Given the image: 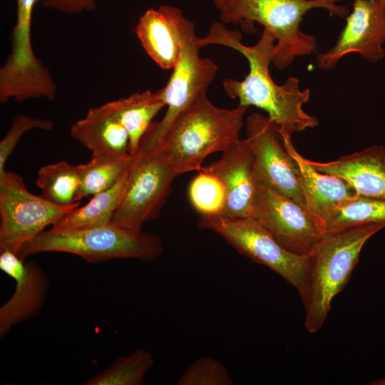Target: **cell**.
<instances>
[{
	"label": "cell",
	"mask_w": 385,
	"mask_h": 385,
	"mask_svg": "<svg viewBox=\"0 0 385 385\" xmlns=\"http://www.w3.org/2000/svg\"><path fill=\"white\" fill-rule=\"evenodd\" d=\"M202 47L209 45L226 46L241 53L247 60L249 72L243 80L225 78V93L237 99L239 105L253 106L267 113L277 132L292 135L294 133L318 125L317 119L302 108L310 97V90L299 89V80L289 77L284 83L277 84L270 73L275 51V38L264 29L252 46L242 42V34L227 29L222 22H215L205 36L200 38Z\"/></svg>",
	"instance_id": "cell-1"
},
{
	"label": "cell",
	"mask_w": 385,
	"mask_h": 385,
	"mask_svg": "<svg viewBox=\"0 0 385 385\" xmlns=\"http://www.w3.org/2000/svg\"><path fill=\"white\" fill-rule=\"evenodd\" d=\"M247 108L242 105L232 109L219 108L203 92L155 138L141 145L139 151L159 149L178 176L200 171L208 155L226 150L240 139Z\"/></svg>",
	"instance_id": "cell-2"
},
{
	"label": "cell",
	"mask_w": 385,
	"mask_h": 385,
	"mask_svg": "<svg viewBox=\"0 0 385 385\" xmlns=\"http://www.w3.org/2000/svg\"><path fill=\"white\" fill-rule=\"evenodd\" d=\"M342 0H212L220 22L240 24L247 32L255 31L253 23L264 26L275 38L274 66L284 69L297 57L310 55L317 49L314 35L304 33L300 23L313 9H324L330 15L346 17L349 9Z\"/></svg>",
	"instance_id": "cell-3"
},
{
	"label": "cell",
	"mask_w": 385,
	"mask_h": 385,
	"mask_svg": "<svg viewBox=\"0 0 385 385\" xmlns=\"http://www.w3.org/2000/svg\"><path fill=\"white\" fill-rule=\"evenodd\" d=\"M385 227L371 223L326 232L311 254L307 289L302 300L307 332H318L357 264L361 249L374 234Z\"/></svg>",
	"instance_id": "cell-4"
},
{
	"label": "cell",
	"mask_w": 385,
	"mask_h": 385,
	"mask_svg": "<svg viewBox=\"0 0 385 385\" xmlns=\"http://www.w3.org/2000/svg\"><path fill=\"white\" fill-rule=\"evenodd\" d=\"M46 252L73 254L89 262L132 258L151 261L163 252L160 239L150 232L108 223L71 230L50 228L36 235L19 256Z\"/></svg>",
	"instance_id": "cell-5"
},
{
	"label": "cell",
	"mask_w": 385,
	"mask_h": 385,
	"mask_svg": "<svg viewBox=\"0 0 385 385\" xmlns=\"http://www.w3.org/2000/svg\"><path fill=\"white\" fill-rule=\"evenodd\" d=\"M198 225L220 235L240 254L280 275L304 299L311 255H300L286 250L253 217L200 215Z\"/></svg>",
	"instance_id": "cell-6"
},
{
	"label": "cell",
	"mask_w": 385,
	"mask_h": 385,
	"mask_svg": "<svg viewBox=\"0 0 385 385\" xmlns=\"http://www.w3.org/2000/svg\"><path fill=\"white\" fill-rule=\"evenodd\" d=\"M80 206H59L28 190L18 174L0 175V251L19 255L36 235Z\"/></svg>",
	"instance_id": "cell-7"
},
{
	"label": "cell",
	"mask_w": 385,
	"mask_h": 385,
	"mask_svg": "<svg viewBox=\"0 0 385 385\" xmlns=\"http://www.w3.org/2000/svg\"><path fill=\"white\" fill-rule=\"evenodd\" d=\"M178 175L159 149L138 151L111 223L133 230L158 217Z\"/></svg>",
	"instance_id": "cell-8"
},
{
	"label": "cell",
	"mask_w": 385,
	"mask_h": 385,
	"mask_svg": "<svg viewBox=\"0 0 385 385\" xmlns=\"http://www.w3.org/2000/svg\"><path fill=\"white\" fill-rule=\"evenodd\" d=\"M245 124L244 139L252 157L257 184L292 198L313 216L300 185L297 165L274 124L268 115L260 113L248 116Z\"/></svg>",
	"instance_id": "cell-9"
},
{
	"label": "cell",
	"mask_w": 385,
	"mask_h": 385,
	"mask_svg": "<svg viewBox=\"0 0 385 385\" xmlns=\"http://www.w3.org/2000/svg\"><path fill=\"white\" fill-rule=\"evenodd\" d=\"M183 35L178 62L168 83L161 88L166 112L160 120L152 123L140 145L155 138L194 98L207 92L216 76L217 67L211 59L201 57L200 37L195 33L194 24L188 19L183 26Z\"/></svg>",
	"instance_id": "cell-10"
},
{
	"label": "cell",
	"mask_w": 385,
	"mask_h": 385,
	"mask_svg": "<svg viewBox=\"0 0 385 385\" xmlns=\"http://www.w3.org/2000/svg\"><path fill=\"white\" fill-rule=\"evenodd\" d=\"M252 217L283 247L300 255H310L326 233L296 201L262 184L257 185Z\"/></svg>",
	"instance_id": "cell-11"
},
{
	"label": "cell",
	"mask_w": 385,
	"mask_h": 385,
	"mask_svg": "<svg viewBox=\"0 0 385 385\" xmlns=\"http://www.w3.org/2000/svg\"><path fill=\"white\" fill-rule=\"evenodd\" d=\"M351 13L335 44L318 54L317 66L323 71L334 68L346 55L358 53L365 60L376 63L385 56V1L354 0Z\"/></svg>",
	"instance_id": "cell-12"
},
{
	"label": "cell",
	"mask_w": 385,
	"mask_h": 385,
	"mask_svg": "<svg viewBox=\"0 0 385 385\" xmlns=\"http://www.w3.org/2000/svg\"><path fill=\"white\" fill-rule=\"evenodd\" d=\"M0 269L15 281L11 297L0 307V337L11 327L35 316L41 309L48 291V280L35 262H26L19 255L0 251Z\"/></svg>",
	"instance_id": "cell-13"
},
{
	"label": "cell",
	"mask_w": 385,
	"mask_h": 385,
	"mask_svg": "<svg viewBox=\"0 0 385 385\" xmlns=\"http://www.w3.org/2000/svg\"><path fill=\"white\" fill-rule=\"evenodd\" d=\"M201 169L217 177L224 186L225 202L220 215L253 217L257 183L245 139H239L222 152L219 160Z\"/></svg>",
	"instance_id": "cell-14"
},
{
	"label": "cell",
	"mask_w": 385,
	"mask_h": 385,
	"mask_svg": "<svg viewBox=\"0 0 385 385\" xmlns=\"http://www.w3.org/2000/svg\"><path fill=\"white\" fill-rule=\"evenodd\" d=\"M180 9L171 5L146 10L135 26L143 49L161 68L173 69L178 62L185 20Z\"/></svg>",
	"instance_id": "cell-15"
},
{
	"label": "cell",
	"mask_w": 385,
	"mask_h": 385,
	"mask_svg": "<svg viewBox=\"0 0 385 385\" xmlns=\"http://www.w3.org/2000/svg\"><path fill=\"white\" fill-rule=\"evenodd\" d=\"M307 160L317 170L343 179L356 194L385 199V146H369L329 162Z\"/></svg>",
	"instance_id": "cell-16"
},
{
	"label": "cell",
	"mask_w": 385,
	"mask_h": 385,
	"mask_svg": "<svg viewBox=\"0 0 385 385\" xmlns=\"http://www.w3.org/2000/svg\"><path fill=\"white\" fill-rule=\"evenodd\" d=\"M279 135L284 147L297 165L300 185L311 212L326 231L327 223L334 209L355 192L343 179L312 167L307 158L294 148L292 135Z\"/></svg>",
	"instance_id": "cell-17"
},
{
	"label": "cell",
	"mask_w": 385,
	"mask_h": 385,
	"mask_svg": "<svg viewBox=\"0 0 385 385\" xmlns=\"http://www.w3.org/2000/svg\"><path fill=\"white\" fill-rule=\"evenodd\" d=\"M70 133L93 155L129 153L128 135L108 103L90 108L83 118L71 125Z\"/></svg>",
	"instance_id": "cell-18"
},
{
	"label": "cell",
	"mask_w": 385,
	"mask_h": 385,
	"mask_svg": "<svg viewBox=\"0 0 385 385\" xmlns=\"http://www.w3.org/2000/svg\"><path fill=\"white\" fill-rule=\"evenodd\" d=\"M108 104L128 135V153L132 155L138 153L141 140L153 119L165 106L161 88L155 92L147 90L135 93Z\"/></svg>",
	"instance_id": "cell-19"
},
{
	"label": "cell",
	"mask_w": 385,
	"mask_h": 385,
	"mask_svg": "<svg viewBox=\"0 0 385 385\" xmlns=\"http://www.w3.org/2000/svg\"><path fill=\"white\" fill-rule=\"evenodd\" d=\"M130 168L115 185L92 195L85 205L73 209L56 221L51 228L81 229L111 223L125 190Z\"/></svg>",
	"instance_id": "cell-20"
},
{
	"label": "cell",
	"mask_w": 385,
	"mask_h": 385,
	"mask_svg": "<svg viewBox=\"0 0 385 385\" xmlns=\"http://www.w3.org/2000/svg\"><path fill=\"white\" fill-rule=\"evenodd\" d=\"M136 155H92L89 162L78 165L80 185L76 201L79 202L115 185L131 167Z\"/></svg>",
	"instance_id": "cell-21"
},
{
	"label": "cell",
	"mask_w": 385,
	"mask_h": 385,
	"mask_svg": "<svg viewBox=\"0 0 385 385\" xmlns=\"http://www.w3.org/2000/svg\"><path fill=\"white\" fill-rule=\"evenodd\" d=\"M36 184L41 196L59 206H71L78 202L76 195L80 185L77 165L65 160L42 166L38 171Z\"/></svg>",
	"instance_id": "cell-22"
},
{
	"label": "cell",
	"mask_w": 385,
	"mask_h": 385,
	"mask_svg": "<svg viewBox=\"0 0 385 385\" xmlns=\"http://www.w3.org/2000/svg\"><path fill=\"white\" fill-rule=\"evenodd\" d=\"M371 223L385 224V199L355 193L334 209L326 232Z\"/></svg>",
	"instance_id": "cell-23"
},
{
	"label": "cell",
	"mask_w": 385,
	"mask_h": 385,
	"mask_svg": "<svg viewBox=\"0 0 385 385\" xmlns=\"http://www.w3.org/2000/svg\"><path fill=\"white\" fill-rule=\"evenodd\" d=\"M154 364L151 353L135 349L126 356L115 359L103 371L91 377L84 385H141L145 374Z\"/></svg>",
	"instance_id": "cell-24"
},
{
	"label": "cell",
	"mask_w": 385,
	"mask_h": 385,
	"mask_svg": "<svg viewBox=\"0 0 385 385\" xmlns=\"http://www.w3.org/2000/svg\"><path fill=\"white\" fill-rule=\"evenodd\" d=\"M189 199L200 215H221L225 202V191L215 175L201 169L191 181Z\"/></svg>",
	"instance_id": "cell-25"
},
{
	"label": "cell",
	"mask_w": 385,
	"mask_h": 385,
	"mask_svg": "<svg viewBox=\"0 0 385 385\" xmlns=\"http://www.w3.org/2000/svg\"><path fill=\"white\" fill-rule=\"evenodd\" d=\"M177 385H232L233 380L226 366L212 357H201L188 366Z\"/></svg>",
	"instance_id": "cell-26"
},
{
	"label": "cell",
	"mask_w": 385,
	"mask_h": 385,
	"mask_svg": "<svg viewBox=\"0 0 385 385\" xmlns=\"http://www.w3.org/2000/svg\"><path fill=\"white\" fill-rule=\"evenodd\" d=\"M53 126V123L51 120L35 118L24 114L16 116L9 130L0 141V175L6 171L7 159L26 132L33 129L50 130Z\"/></svg>",
	"instance_id": "cell-27"
},
{
	"label": "cell",
	"mask_w": 385,
	"mask_h": 385,
	"mask_svg": "<svg viewBox=\"0 0 385 385\" xmlns=\"http://www.w3.org/2000/svg\"><path fill=\"white\" fill-rule=\"evenodd\" d=\"M44 7L65 14H74L84 11H93L97 0H42Z\"/></svg>",
	"instance_id": "cell-28"
},
{
	"label": "cell",
	"mask_w": 385,
	"mask_h": 385,
	"mask_svg": "<svg viewBox=\"0 0 385 385\" xmlns=\"http://www.w3.org/2000/svg\"><path fill=\"white\" fill-rule=\"evenodd\" d=\"M372 385H385V378L378 379L376 381H372L370 383Z\"/></svg>",
	"instance_id": "cell-29"
},
{
	"label": "cell",
	"mask_w": 385,
	"mask_h": 385,
	"mask_svg": "<svg viewBox=\"0 0 385 385\" xmlns=\"http://www.w3.org/2000/svg\"><path fill=\"white\" fill-rule=\"evenodd\" d=\"M385 1V0H384Z\"/></svg>",
	"instance_id": "cell-30"
}]
</instances>
